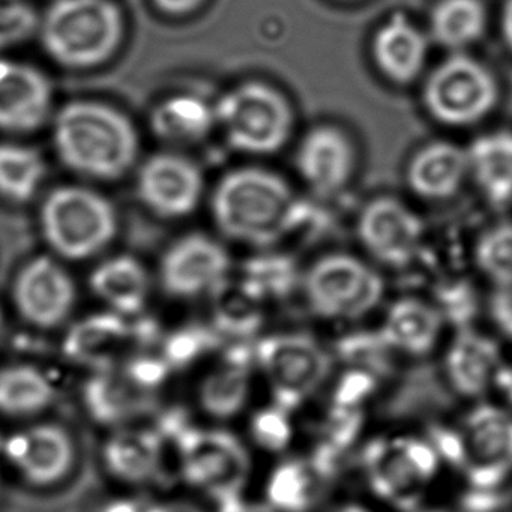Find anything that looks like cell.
Here are the masks:
<instances>
[{
	"label": "cell",
	"instance_id": "cell-1",
	"mask_svg": "<svg viewBox=\"0 0 512 512\" xmlns=\"http://www.w3.org/2000/svg\"><path fill=\"white\" fill-rule=\"evenodd\" d=\"M218 229L233 241L271 247L298 229L302 203L281 176L257 167L227 173L212 196Z\"/></svg>",
	"mask_w": 512,
	"mask_h": 512
},
{
	"label": "cell",
	"instance_id": "cell-2",
	"mask_svg": "<svg viewBox=\"0 0 512 512\" xmlns=\"http://www.w3.org/2000/svg\"><path fill=\"white\" fill-rule=\"evenodd\" d=\"M53 142L68 169L100 181L124 176L139 154V136L130 119L94 101L62 107L53 124Z\"/></svg>",
	"mask_w": 512,
	"mask_h": 512
},
{
	"label": "cell",
	"instance_id": "cell-3",
	"mask_svg": "<svg viewBox=\"0 0 512 512\" xmlns=\"http://www.w3.org/2000/svg\"><path fill=\"white\" fill-rule=\"evenodd\" d=\"M41 43L68 68H91L118 50L124 16L115 0H53L40 20Z\"/></svg>",
	"mask_w": 512,
	"mask_h": 512
},
{
	"label": "cell",
	"instance_id": "cell-4",
	"mask_svg": "<svg viewBox=\"0 0 512 512\" xmlns=\"http://www.w3.org/2000/svg\"><path fill=\"white\" fill-rule=\"evenodd\" d=\"M41 229L58 256L85 260L112 242L118 217L106 197L71 185L49 194L41 208Z\"/></svg>",
	"mask_w": 512,
	"mask_h": 512
},
{
	"label": "cell",
	"instance_id": "cell-5",
	"mask_svg": "<svg viewBox=\"0 0 512 512\" xmlns=\"http://www.w3.org/2000/svg\"><path fill=\"white\" fill-rule=\"evenodd\" d=\"M233 149L245 154H274L280 151L293 128L289 101L272 86L247 82L221 97L214 109Z\"/></svg>",
	"mask_w": 512,
	"mask_h": 512
},
{
	"label": "cell",
	"instance_id": "cell-6",
	"mask_svg": "<svg viewBox=\"0 0 512 512\" xmlns=\"http://www.w3.org/2000/svg\"><path fill=\"white\" fill-rule=\"evenodd\" d=\"M256 364L262 368L275 406L292 412L325 383L334 355L311 335L277 334L256 341Z\"/></svg>",
	"mask_w": 512,
	"mask_h": 512
},
{
	"label": "cell",
	"instance_id": "cell-7",
	"mask_svg": "<svg viewBox=\"0 0 512 512\" xmlns=\"http://www.w3.org/2000/svg\"><path fill=\"white\" fill-rule=\"evenodd\" d=\"M308 307L329 320H356L380 304L385 292L380 274L349 256L329 254L317 260L302 277Z\"/></svg>",
	"mask_w": 512,
	"mask_h": 512
},
{
	"label": "cell",
	"instance_id": "cell-8",
	"mask_svg": "<svg viewBox=\"0 0 512 512\" xmlns=\"http://www.w3.org/2000/svg\"><path fill=\"white\" fill-rule=\"evenodd\" d=\"M182 479L217 502L241 496L250 475L247 449L235 434L220 428H191L178 442Z\"/></svg>",
	"mask_w": 512,
	"mask_h": 512
},
{
	"label": "cell",
	"instance_id": "cell-9",
	"mask_svg": "<svg viewBox=\"0 0 512 512\" xmlns=\"http://www.w3.org/2000/svg\"><path fill=\"white\" fill-rule=\"evenodd\" d=\"M422 98L436 121L449 127H467L487 118L496 107L499 88L485 65L454 53L428 76Z\"/></svg>",
	"mask_w": 512,
	"mask_h": 512
},
{
	"label": "cell",
	"instance_id": "cell-10",
	"mask_svg": "<svg viewBox=\"0 0 512 512\" xmlns=\"http://www.w3.org/2000/svg\"><path fill=\"white\" fill-rule=\"evenodd\" d=\"M469 490L502 494L512 476V412L493 404L470 410L460 428Z\"/></svg>",
	"mask_w": 512,
	"mask_h": 512
},
{
	"label": "cell",
	"instance_id": "cell-11",
	"mask_svg": "<svg viewBox=\"0 0 512 512\" xmlns=\"http://www.w3.org/2000/svg\"><path fill=\"white\" fill-rule=\"evenodd\" d=\"M230 254L202 233L179 239L161 260V286L175 298L214 295L229 283Z\"/></svg>",
	"mask_w": 512,
	"mask_h": 512
},
{
	"label": "cell",
	"instance_id": "cell-12",
	"mask_svg": "<svg viewBox=\"0 0 512 512\" xmlns=\"http://www.w3.org/2000/svg\"><path fill=\"white\" fill-rule=\"evenodd\" d=\"M10 466L34 487H52L70 475L76 460L73 437L62 425L41 422L2 440Z\"/></svg>",
	"mask_w": 512,
	"mask_h": 512
},
{
	"label": "cell",
	"instance_id": "cell-13",
	"mask_svg": "<svg viewBox=\"0 0 512 512\" xmlns=\"http://www.w3.org/2000/svg\"><path fill=\"white\" fill-rule=\"evenodd\" d=\"M358 236L377 262L391 268H404L418 254L424 224L400 200L377 197L359 215Z\"/></svg>",
	"mask_w": 512,
	"mask_h": 512
},
{
	"label": "cell",
	"instance_id": "cell-14",
	"mask_svg": "<svg viewBox=\"0 0 512 512\" xmlns=\"http://www.w3.org/2000/svg\"><path fill=\"white\" fill-rule=\"evenodd\" d=\"M14 305L29 325L55 329L70 317L77 292L73 278L50 257H38L20 271L13 290Z\"/></svg>",
	"mask_w": 512,
	"mask_h": 512
},
{
	"label": "cell",
	"instance_id": "cell-15",
	"mask_svg": "<svg viewBox=\"0 0 512 512\" xmlns=\"http://www.w3.org/2000/svg\"><path fill=\"white\" fill-rule=\"evenodd\" d=\"M140 200L164 218H181L194 212L203 194L199 167L178 154L148 158L137 176Z\"/></svg>",
	"mask_w": 512,
	"mask_h": 512
},
{
	"label": "cell",
	"instance_id": "cell-16",
	"mask_svg": "<svg viewBox=\"0 0 512 512\" xmlns=\"http://www.w3.org/2000/svg\"><path fill=\"white\" fill-rule=\"evenodd\" d=\"M409 449L406 437L371 440L362 449L361 466L377 496L403 511L413 512L430 479Z\"/></svg>",
	"mask_w": 512,
	"mask_h": 512
},
{
	"label": "cell",
	"instance_id": "cell-17",
	"mask_svg": "<svg viewBox=\"0 0 512 512\" xmlns=\"http://www.w3.org/2000/svg\"><path fill=\"white\" fill-rule=\"evenodd\" d=\"M131 319L133 317L109 311L80 320L65 338V353L77 364L94 371L127 364L134 350L142 343V331L131 323Z\"/></svg>",
	"mask_w": 512,
	"mask_h": 512
},
{
	"label": "cell",
	"instance_id": "cell-18",
	"mask_svg": "<svg viewBox=\"0 0 512 512\" xmlns=\"http://www.w3.org/2000/svg\"><path fill=\"white\" fill-rule=\"evenodd\" d=\"M52 110V86L37 68L0 59V130L32 133Z\"/></svg>",
	"mask_w": 512,
	"mask_h": 512
},
{
	"label": "cell",
	"instance_id": "cell-19",
	"mask_svg": "<svg viewBox=\"0 0 512 512\" xmlns=\"http://www.w3.org/2000/svg\"><path fill=\"white\" fill-rule=\"evenodd\" d=\"M355 166V151L346 134L332 125H319L305 134L296 152V167L305 184L332 196L346 187Z\"/></svg>",
	"mask_w": 512,
	"mask_h": 512
},
{
	"label": "cell",
	"instance_id": "cell-20",
	"mask_svg": "<svg viewBox=\"0 0 512 512\" xmlns=\"http://www.w3.org/2000/svg\"><path fill=\"white\" fill-rule=\"evenodd\" d=\"M502 364L499 346L470 326L458 329L446 353L443 374L455 394L475 398L494 385Z\"/></svg>",
	"mask_w": 512,
	"mask_h": 512
},
{
	"label": "cell",
	"instance_id": "cell-21",
	"mask_svg": "<svg viewBox=\"0 0 512 512\" xmlns=\"http://www.w3.org/2000/svg\"><path fill=\"white\" fill-rule=\"evenodd\" d=\"M151 385L154 383L140 374L137 365L133 370L124 364L95 371L86 389V403L98 421L124 427L148 406Z\"/></svg>",
	"mask_w": 512,
	"mask_h": 512
},
{
	"label": "cell",
	"instance_id": "cell-22",
	"mask_svg": "<svg viewBox=\"0 0 512 512\" xmlns=\"http://www.w3.org/2000/svg\"><path fill=\"white\" fill-rule=\"evenodd\" d=\"M103 460L110 475L119 481L149 484L163 470L164 442L151 428L124 425L104 443Z\"/></svg>",
	"mask_w": 512,
	"mask_h": 512
},
{
	"label": "cell",
	"instance_id": "cell-23",
	"mask_svg": "<svg viewBox=\"0 0 512 512\" xmlns=\"http://www.w3.org/2000/svg\"><path fill=\"white\" fill-rule=\"evenodd\" d=\"M254 364L256 356L250 341H236L227 349L220 364L200 385L199 400L203 410L218 419L238 415L250 395Z\"/></svg>",
	"mask_w": 512,
	"mask_h": 512
},
{
	"label": "cell",
	"instance_id": "cell-24",
	"mask_svg": "<svg viewBox=\"0 0 512 512\" xmlns=\"http://www.w3.org/2000/svg\"><path fill=\"white\" fill-rule=\"evenodd\" d=\"M454 394L445 374L430 364L404 371L382 403V415L389 419L433 418L451 409Z\"/></svg>",
	"mask_w": 512,
	"mask_h": 512
},
{
	"label": "cell",
	"instance_id": "cell-25",
	"mask_svg": "<svg viewBox=\"0 0 512 512\" xmlns=\"http://www.w3.org/2000/svg\"><path fill=\"white\" fill-rule=\"evenodd\" d=\"M467 175V151L454 143L434 142L413 155L407 167V184L422 199L443 200L460 190Z\"/></svg>",
	"mask_w": 512,
	"mask_h": 512
},
{
	"label": "cell",
	"instance_id": "cell-26",
	"mask_svg": "<svg viewBox=\"0 0 512 512\" xmlns=\"http://www.w3.org/2000/svg\"><path fill=\"white\" fill-rule=\"evenodd\" d=\"M427 52V38L403 14H394L374 35V62L383 76L398 85L416 80Z\"/></svg>",
	"mask_w": 512,
	"mask_h": 512
},
{
	"label": "cell",
	"instance_id": "cell-27",
	"mask_svg": "<svg viewBox=\"0 0 512 512\" xmlns=\"http://www.w3.org/2000/svg\"><path fill=\"white\" fill-rule=\"evenodd\" d=\"M469 155V175L484 199L493 208L512 206V133L496 131L473 140Z\"/></svg>",
	"mask_w": 512,
	"mask_h": 512
},
{
	"label": "cell",
	"instance_id": "cell-28",
	"mask_svg": "<svg viewBox=\"0 0 512 512\" xmlns=\"http://www.w3.org/2000/svg\"><path fill=\"white\" fill-rule=\"evenodd\" d=\"M89 286L110 311L121 316H137L148 301V274L131 256H116L100 263L89 278Z\"/></svg>",
	"mask_w": 512,
	"mask_h": 512
},
{
	"label": "cell",
	"instance_id": "cell-29",
	"mask_svg": "<svg viewBox=\"0 0 512 512\" xmlns=\"http://www.w3.org/2000/svg\"><path fill=\"white\" fill-rule=\"evenodd\" d=\"M442 325L443 317L436 307L419 299L404 298L391 305L379 331L397 352L424 356L436 344Z\"/></svg>",
	"mask_w": 512,
	"mask_h": 512
},
{
	"label": "cell",
	"instance_id": "cell-30",
	"mask_svg": "<svg viewBox=\"0 0 512 512\" xmlns=\"http://www.w3.org/2000/svg\"><path fill=\"white\" fill-rule=\"evenodd\" d=\"M55 400V383L41 368L14 364L0 370V415L31 418L46 412Z\"/></svg>",
	"mask_w": 512,
	"mask_h": 512
},
{
	"label": "cell",
	"instance_id": "cell-31",
	"mask_svg": "<svg viewBox=\"0 0 512 512\" xmlns=\"http://www.w3.org/2000/svg\"><path fill=\"white\" fill-rule=\"evenodd\" d=\"M302 283L298 263L289 254L262 253L242 266L239 287L254 301H281L289 298Z\"/></svg>",
	"mask_w": 512,
	"mask_h": 512
},
{
	"label": "cell",
	"instance_id": "cell-32",
	"mask_svg": "<svg viewBox=\"0 0 512 512\" xmlns=\"http://www.w3.org/2000/svg\"><path fill=\"white\" fill-rule=\"evenodd\" d=\"M215 122V112L196 97H172L155 107L151 116L154 133L170 143L203 139Z\"/></svg>",
	"mask_w": 512,
	"mask_h": 512
},
{
	"label": "cell",
	"instance_id": "cell-33",
	"mask_svg": "<svg viewBox=\"0 0 512 512\" xmlns=\"http://www.w3.org/2000/svg\"><path fill=\"white\" fill-rule=\"evenodd\" d=\"M485 26L487 13L481 0H440L431 13V37L455 52L481 40Z\"/></svg>",
	"mask_w": 512,
	"mask_h": 512
},
{
	"label": "cell",
	"instance_id": "cell-34",
	"mask_svg": "<svg viewBox=\"0 0 512 512\" xmlns=\"http://www.w3.org/2000/svg\"><path fill=\"white\" fill-rule=\"evenodd\" d=\"M320 481L308 460L281 463L269 478L266 496L278 512H308L319 494Z\"/></svg>",
	"mask_w": 512,
	"mask_h": 512
},
{
	"label": "cell",
	"instance_id": "cell-35",
	"mask_svg": "<svg viewBox=\"0 0 512 512\" xmlns=\"http://www.w3.org/2000/svg\"><path fill=\"white\" fill-rule=\"evenodd\" d=\"M46 178V161L37 149L0 143V196L11 202L31 200Z\"/></svg>",
	"mask_w": 512,
	"mask_h": 512
},
{
	"label": "cell",
	"instance_id": "cell-36",
	"mask_svg": "<svg viewBox=\"0 0 512 512\" xmlns=\"http://www.w3.org/2000/svg\"><path fill=\"white\" fill-rule=\"evenodd\" d=\"M391 344L377 331H355L338 338L334 344V356L347 368L368 371L377 379H385L395 373L394 353Z\"/></svg>",
	"mask_w": 512,
	"mask_h": 512
},
{
	"label": "cell",
	"instance_id": "cell-37",
	"mask_svg": "<svg viewBox=\"0 0 512 512\" xmlns=\"http://www.w3.org/2000/svg\"><path fill=\"white\" fill-rule=\"evenodd\" d=\"M214 329L221 337L250 341L263 325L260 302L254 301L241 287L230 292L229 283L214 293Z\"/></svg>",
	"mask_w": 512,
	"mask_h": 512
},
{
	"label": "cell",
	"instance_id": "cell-38",
	"mask_svg": "<svg viewBox=\"0 0 512 512\" xmlns=\"http://www.w3.org/2000/svg\"><path fill=\"white\" fill-rule=\"evenodd\" d=\"M479 271L496 284H512V223L497 224L482 233L475 247Z\"/></svg>",
	"mask_w": 512,
	"mask_h": 512
},
{
	"label": "cell",
	"instance_id": "cell-39",
	"mask_svg": "<svg viewBox=\"0 0 512 512\" xmlns=\"http://www.w3.org/2000/svg\"><path fill=\"white\" fill-rule=\"evenodd\" d=\"M437 310L443 320L458 329L470 328L478 314V298L472 284L467 281H449L436 290Z\"/></svg>",
	"mask_w": 512,
	"mask_h": 512
},
{
	"label": "cell",
	"instance_id": "cell-40",
	"mask_svg": "<svg viewBox=\"0 0 512 512\" xmlns=\"http://www.w3.org/2000/svg\"><path fill=\"white\" fill-rule=\"evenodd\" d=\"M40 28L31 5L23 0H0V50L28 41Z\"/></svg>",
	"mask_w": 512,
	"mask_h": 512
},
{
	"label": "cell",
	"instance_id": "cell-41",
	"mask_svg": "<svg viewBox=\"0 0 512 512\" xmlns=\"http://www.w3.org/2000/svg\"><path fill=\"white\" fill-rule=\"evenodd\" d=\"M250 428L254 442L269 452L284 451L292 440L289 412L275 404L259 410L251 419Z\"/></svg>",
	"mask_w": 512,
	"mask_h": 512
},
{
	"label": "cell",
	"instance_id": "cell-42",
	"mask_svg": "<svg viewBox=\"0 0 512 512\" xmlns=\"http://www.w3.org/2000/svg\"><path fill=\"white\" fill-rule=\"evenodd\" d=\"M364 424V413L361 409H344L331 406L322 427L319 442L346 454L347 449L358 439Z\"/></svg>",
	"mask_w": 512,
	"mask_h": 512
},
{
	"label": "cell",
	"instance_id": "cell-43",
	"mask_svg": "<svg viewBox=\"0 0 512 512\" xmlns=\"http://www.w3.org/2000/svg\"><path fill=\"white\" fill-rule=\"evenodd\" d=\"M379 382L380 380L368 371L349 368L335 385L331 406L361 409L362 404L374 394Z\"/></svg>",
	"mask_w": 512,
	"mask_h": 512
},
{
	"label": "cell",
	"instance_id": "cell-44",
	"mask_svg": "<svg viewBox=\"0 0 512 512\" xmlns=\"http://www.w3.org/2000/svg\"><path fill=\"white\" fill-rule=\"evenodd\" d=\"M428 442L446 463L457 469H463L464 442L460 430L442 424H433L428 428Z\"/></svg>",
	"mask_w": 512,
	"mask_h": 512
},
{
	"label": "cell",
	"instance_id": "cell-45",
	"mask_svg": "<svg viewBox=\"0 0 512 512\" xmlns=\"http://www.w3.org/2000/svg\"><path fill=\"white\" fill-rule=\"evenodd\" d=\"M490 314L499 331L512 340V284L496 287L490 299Z\"/></svg>",
	"mask_w": 512,
	"mask_h": 512
},
{
	"label": "cell",
	"instance_id": "cell-46",
	"mask_svg": "<svg viewBox=\"0 0 512 512\" xmlns=\"http://www.w3.org/2000/svg\"><path fill=\"white\" fill-rule=\"evenodd\" d=\"M161 13L172 17L188 16L194 13L205 0H152Z\"/></svg>",
	"mask_w": 512,
	"mask_h": 512
},
{
	"label": "cell",
	"instance_id": "cell-47",
	"mask_svg": "<svg viewBox=\"0 0 512 512\" xmlns=\"http://www.w3.org/2000/svg\"><path fill=\"white\" fill-rule=\"evenodd\" d=\"M220 512H278L271 505H260V503H247L241 496L218 502Z\"/></svg>",
	"mask_w": 512,
	"mask_h": 512
},
{
	"label": "cell",
	"instance_id": "cell-48",
	"mask_svg": "<svg viewBox=\"0 0 512 512\" xmlns=\"http://www.w3.org/2000/svg\"><path fill=\"white\" fill-rule=\"evenodd\" d=\"M494 386L499 389L500 394L505 397L512 406V362L505 364L503 362L497 370L496 377H494Z\"/></svg>",
	"mask_w": 512,
	"mask_h": 512
},
{
	"label": "cell",
	"instance_id": "cell-49",
	"mask_svg": "<svg viewBox=\"0 0 512 512\" xmlns=\"http://www.w3.org/2000/svg\"><path fill=\"white\" fill-rule=\"evenodd\" d=\"M145 512H203L197 506L190 505L185 502H169L161 503V505L154 506V508L146 509Z\"/></svg>",
	"mask_w": 512,
	"mask_h": 512
},
{
	"label": "cell",
	"instance_id": "cell-50",
	"mask_svg": "<svg viewBox=\"0 0 512 512\" xmlns=\"http://www.w3.org/2000/svg\"><path fill=\"white\" fill-rule=\"evenodd\" d=\"M502 34L505 38L506 46L512 52V0H506L502 13Z\"/></svg>",
	"mask_w": 512,
	"mask_h": 512
},
{
	"label": "cell",
	"instance_id": "cell-51",
	"mask_svg": "<svg viewBox=\"0 0 512 512\" xmlns=\"http://www.w3.org/2000/svg\"><path fill=\"white\" fill-rule=\"evenodd\" d=\"M337 512H370L367 509L361 508V506H346V508L340 509Z\"/></svg>",
	"mask_w": 512,
	"mask_h": 512
},
{
	"label": "cell",
	"instance_id": "cell-52",
	"mask_svg": "<svg viewBox=\"0 0 512 512\" xmlns=\"http://www.w3.org/2000/svg\"><path fill=\"white\" fill-rule=\"evenodd\" d=\"M2 331H4V316H2V311H0V337H2Z\"/></svg>",
	"mask_w": 512,
	"mask_h": 512
},
{
	"label": "cell",
	"instance_id": "cell-53",
	"mask_svg": "<svg viewBox=\"0 0 512 512\" xmlns=\"http://www.w3.org/2000/svg\"><path fill=\"white\" fill-rule=\"evenodd\" d=\"M413 512H445V511H437V509H427V511H413Z\"/></svg>",
	"mask_w": 512,
	"mask_h": 512
},
{
	"label": "cell",
	"instance_id": "cell-54",
	"mask_svg": "<svg viewBox=\"0 0 512 512\" xmlns=\"http://www.w3.org/2000/svg\"><path fill=\"white\" fill-rule=\"evenodd\" d=\"M0 451H2V439H0Z\"/></svg>",
	"mask_w": 512,
	"mask_h": 512
}]
</instances>
